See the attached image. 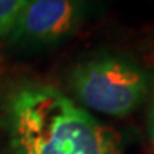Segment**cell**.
<instances>
[{"instance_id":"obj_1","label":"cell","mask_w":154,"mask_h":154,"mask_svg":"<svg viewBox=\"0 0 154 154\" xmlns=\"http://www.w3.org/2000/svg\"><path fill=\"white\" fill-rule=\"evenodd\" d=\"M6 123L13 154H123L114 130L49 84L16 88Z\"/></svg>"},{"instance_id":"obj_2","label":"cell","mask_w":154,"mask_h":154,"mask_svg":"<svg viewBox=\"0 0 154 154\" xmlns=\"http://www.w3.org/2000/svg\"><path fill=\"white\" fill-rule=\"evenodd\" d=\"M69 84L86 107L111 117H126L146 99L149 76L124 56L101 54L74 67Z\"/></svg>"},{"instance_id":"obj_3","label":"cell","mask_w":154,"mask_h":154,"mask_svg":"<svg viewBox=\"0 0 154 154\" xmlns=\"http://www.w3.org/2000/svg\"><path fill=\"white\" fill-rule=\"evenodd\" d=\"M79 20L77 0H27L9 36L19 44H51L70 36Z\"/></svg>"},{"instance_id":"obj_4","label":"cell","mask_w":154,"mask_h":154,"mask_svg":"<svg viewBox=\"0 0 154 154\" xmlns=\"http://www.w3.org/2000/svg\"><path fill=\"white\" fill-rule=\"evenodd\" d=\"M27 0H0V36H9Z\"/></svg>"},{"instance_id":"obj_5","label":"cell","mask_w":154,"mask_h":154,"mask_svg":"<svg viewBox=\"0 0 154 154\" xmlns=\"http://www.w3.org/2000/svg\"><path fill=\"white\" fill-rule=\"evenodd\" d=\"M149 134L154 143V99H153V103H151L150 113H149Z\"/></svg>"}]
</instances>
